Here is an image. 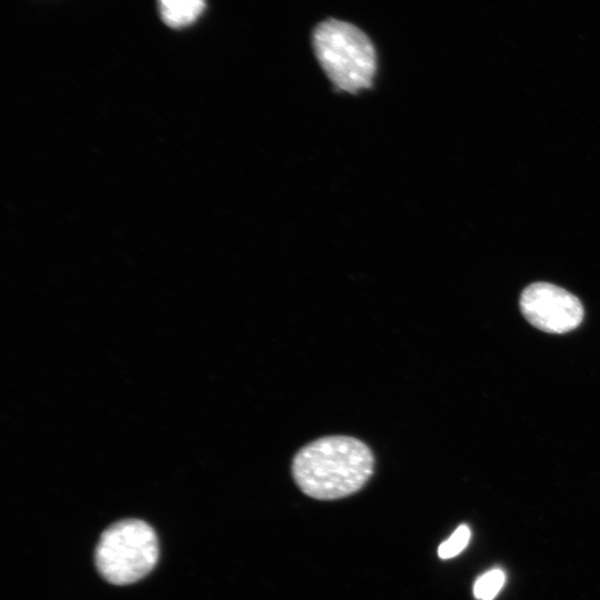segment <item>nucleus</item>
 I'll use <instances>...</instances> for the list:
<instances>
[{
    "label": "nucleus",
    "instance_id": "nucleus-1",
    "mask_svg": "<svg viewBox=\"0 0 600 600\" xmlns=\"http://www.w3.org/2000/svg\"><path fill=\"white\" fill-rule=\"evenodd\" d=\"M374 457L361 440L327 436L303 446L291 471L300 490L318 500H334L359 491L373 472Z\"/></svg>",
    "mask_w": 600,
    "mask_h": 600
},
{
    "label": "nucleus",
    "instance_id": "nucleus-5",
    "mask_svg": "<svg viewBox=\"0 0 600 600\" xmlns=\"http://www.w3.org/2000/svg\"><path fill=\"white\" fill-rule=\"evenodd\" d=\"M204 8L206 0H158L160 18L173 29H181L196 22Z\"/></svg>",
    "mask_w": 600,
    "mask_h": 600
},
{
    "label": "nucleus",
    "instance_id": "nucleus-6",
    "mask_svg": "<svg viewBox=\"0 0 600 600\" xmlns=\"http://www.w3.org/2000/svg\"><path fill=\"white\" fill-rule=\"evenodd\" d=\"M506 576L500 569H492L480 576L473 586V596L478 600H492L501 590Z\"/></svg>",
    "mask_w": 600,
    "mask_h": 600
},
{
    "label": "nucleus",
    "instance_id": "nucleus-3",
    "mask_svg": "<svg viewBox=\"0 0 600 600\" xmlns=\"http://www.w3.org/2000/svg\"><path fill=\"white\" fill-rule=\"evenodd\" d=\"M159 556L154 530L144 521L126 519L108 527L96 549V564L110 583L129 584L146 577Z\"/></svg>",
    "mask_w": 600,
    "mask_h": 600
},
{
    "label": "nucleus",
    "instance_id": "nucleus-2",
    "mask_svg": "<svg viewBox=\"0 0 600 600\" xmlns=\"http://www.w3.org/2000/svg\"><path fill=\"white\" fill-rule=\"evenodd\" d=\"M312 47L321 69L338 91L356 94L372 88L377 53L358 27L329 18L313 29Z\"/></svg>",
    "mask_w": 600,
    "mask_h": 600
},
{
    "label": "nucleus",
    "instance_id": "nucleus-7",
    "mask_svg": "<svg viewBox=\"0 0 600 600\" xmlns=\"http://www.w3.org/2000/svg\"><path fill=\"white\" fill-rule=\"evenodd\" d=\"M470 537V528L467 524L459 526L454 532L439 546V558L450 559L458 556L468 546Z\"/></svg>",
    "mask_w": 600,
    "mask_h": 600
},
{
    "label": "nucleus",
    "instance_id": "nucleus-4",
    "mask_svg": "<svg viewBox=\"0 0 600 600\" xmlns=\"http://www.w3.org/2000/svg\"><path fill=\"white\" fill-rule=\"evenodd\" d=\"M519 306L531 326L549 333L569 332L583 319L581 301L566 289L548 282H534L524 288Z\"/></svg>",
    "mask_w": 600,
    "mask_h": 600
}]
</instances>
